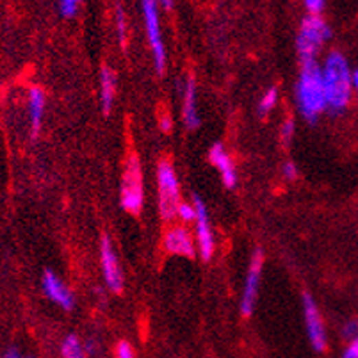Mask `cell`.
Returning a JSON list of instances; mask_svg holds the SVG:
<instances>
[{
    "label": "cell",
    "mask_w": 358,
    "mask_h": 358,
    "mask_svg": "<svg viewBox=\"0 0 358 358\" xmlns=\"http://www.w3.org/2000/svg\"><path fill=\"white\" fill-rule=\"evenodd\" d=\"M321 74L326 95V109L332 114H342L350 105L351 89H353L350 65L346 57L341 52L328 54Z\"/></svg>",
    "instance_id": "6da1fadb"
},
{
    "label": "cell",
    "mask_w": 358,
    "mask_h": 358,
    "mask_svg": "<svg viewBox=\"0 0 358 358\" xmlns=\"http://www.w3.org/2000/svg\"><path fill=\"white\" fill-rule=\"evenodd\" d=\"M294 93L303 118L309 123L317 122L319 114L326 111V95H324L321 66L315 59L302 61V71L298 77Z\"/></svg>",
    "instance_id": "7a4b0ae2"
},
{
    "label": "cell",
    "mask_w": 358,
    "mask_h": 358,
    "mask_svg": "<svg viewBox=\"0 0 358 358\" xmlns=\"http://www.w3.org/2000/svg\"><path fill=\"white\" fill-rule=\"evenodd\" d=\"M332 38V29L319 14H309L303 18L296 38V50L302 61L315 59L324 43Z\"/></svg>",
    "instance_id": "3957f363"
},
{
    "label": "cell",
    "mask_w": 358,
    "mask_h": 358,
    "mask_svg": "<svg viewBox=\"0 0 358 358\" xmlns=\"http://www.w3.org/2000/svg\"><path fill=\"white\" fill-rule=\"evenodd\" d=\"M143 175L137 153L131 152L125 159L122 175V207L131 214H139L143 209Z\"/></svg>",
    "instance_id": "277c9868"
},
{
    "label": "cell",
    "mask_w": 358,
    "mask_h": 358,
    "mask_svg": "<svg viewBox=\"0 0 358 358\" xmlns=\"http://www.w3.org/2000/svg\"><path fill=\"white\" fill-rule=\"evenodd\" d=\"M157 180H159V210L164 221H173L177 218V210L180 201V189L177 173L171 166L170 161H161L157 168Z\"/></svg>",
    "instance_id": "5b68a950"
},
{
    "label": "cell",
    "mask_w": 358,
    "mask_h": 358,
    "mask_svg": "<svg viewBox=\"0 0 358 358\" xmlns=\"http://www.w3.org/2000/svg\"><path fill=\"white\" fill-rule=\"evenodd\" d=\"M157 4L159 0H141L144 27H146V36H148L150 48H152L155 70H157L159 74H162V71H164V66H166V48H164V43H162Z\"/></svg>",
    "instance_id": "8992f818"
},
{
    "label": "cell",
    "mask_w": 358,
    "mask_h": 358,
    "mask_svg": "<svg viewBox=\"0 0 358 358\" xmlns=\"http://www.w3.org/2000/svg\"><path fill=\"white\" fill-rule=\"evenodd\" d=\"M303 314H305V326L309 333V341L315 351H324L328 346L326 328H324L323 317L315 305L314 298L311 294L303 296Z\"/></svg>",
    "instance_id": "52a82bcc"
},
{
    "label": "cell",
    "mask_w": 358,
    "mask_h": 358,
    "mask_svg": "<svg viewBox=\"0 0 358 358\" xmlns=\"http://www.w3.org/2000/svg\"><path fill=\"white\" fill-rule=\"evenodd\" d=\"M264 257L260 249H255L251 262H249L248 276H246L245 293H243V300H240V312L243 315L254 314L255 303H257V293H258V282H260V273H262Z\"/></svg>",
    "instance_id": "ba28073f"
},
{
    "label": "cell",
    "mask_w": 358,
    "mask_h": 358,
    "mask_svg": "<svg viewBox=\"0 0 358 358\" xmlns=\"http://www.w3.org/2000/svg\"><path fill=\"white\" fill-rule=\"evenodd\" d=\"M100 260L104 278L107 282V287L113 293H122L123 291V273L118 266V258L114 255L113 245L109 237H104L100 245Z\"/></svg>",
    "instance_id": "9c48e42d"
},
{
    "label": "cell",
    "mask_w": 358,
    "mask_h": 358,
    "mask_svg": "<svg viewBox=\"0 0 358 358\" xmlns=\"http://www.w3.org/2000/svg\"><path fill=\"white\" fill-rule=\"evenodd\" d=\"M192 205L197 209V239L198 246H200V255L203 260H210L212 251H214V237H212V230H210L209 214H207L203 201L198 197H194Z\"/></svg>",
    "instance_id": "30bf717a"
},
{
    "label": "cell",
    "mask_w": 358,
    "mask_h": 358,
    "mask_svg": "<svg viewBox=\"0 0 358 358\" xmlns=\"http://www.w3.org/2000/svg\"><path fill=\"white\" fill-rule=\"evenodd\" d=\"M41 285H43L45 294H47L54 303H57V305L61 306V309H65V311H71V309H74L75 305L74 294H71L70 289L63 285V282L57 278L56 273H52V271H45Z\"/></svg>",
    "instance_id": "8fae6325"
},
{
    "label": "cell",
    "mask_w": 358,
    "mask_h": 358,
    "mask_svg": "<svg viewBox=\"0 0 358 358\" xmlns=\"http://www.w3.org/2000/svg\"><path fill=\"white\" fill-rule=\"evenodd\" d=\"M164 248L170 254L182 255V257L192 258L197 255L191 234L183 227H171L166 232V236H164Z\"/></svg>",
    "instance_id": "7c38bea8"
},
{
    "label": "cell",
    "mask_w": 358,
    "mask_h": 358,
    "mask_svg": "<svg viewBox=\"0 0 358 358\" xmlns=\"http://www.w3.org/2000/svg\"><path fill=\"white\" fill-rule=\"evenodd\" d=\"M209 159L210 162L218 168L219 175L223 179V183L227 186L228 189L236 188L237 183V173H236V168L232 164L230 157H228L227 150L221 143H216L209 152Z\"/></svg>",
    "instance_id": "4fadbf2b"
},
{
    "label": "cell",
    "mask_w": 358,
    "mask_h": 358,
    "mask_svg": "<svg viewBox=\"0 0 358 358\" xmlns=\"http://www.w3.org/2000/svg\"><path fill=\"white\" fill-rule=\"evenodd\" d=\"M183 122L188 128H197L200 125L197 109V82L192 77L186 80V88H183Z\"/></svg>",
    "instance_id": "5bb4252c"
},
{
    "label": "cell",
    "mask_w": 358,
    "mask_h": 358,
    "mask_svg": "<svg viewBox=\"0 0 358 358\" xmlns=\"http://www.w3.org/2000/svg\"><path fill=\"white\" fill-rule=\"evenodd\" d=\"M45 113V95L40 88H31L29 91V116H31L32 134H38Z\"/></svg>",
    "instance_id": "9a60e30c"
},
{
    "label": "cell",
    "mask_w": 358,
    "mask_h": 358,
    "mask_svg": "<svg viewBox=\"0 0 358 358\" xmlns=\"http://www.w3.org/2000/svg\"><path fill=\"white\" fill-rule=\"evenodd\" d=\"M100 100L104 113L109 114L114 102V74L109 68H104L100 74Z\"/></svg>",
    "instance_id": "2e32d148"
},
{
    "label": "cell",
    "mask_w": 358,
    "mask_h": 358,
    "mask_svg": "<svg viewBox=\"0 0 358 358\" xmlns=\"http://www.w3.org/2000/svg\"><path fill=\"white\" fill-rule=\"evenodd\" d=\"M63 358H88V351L77 335H68L61 346Z\"/></svg>",
    "instance_id": "e0dca14e"
},
{
    "label": "cell",
    "mask_w": 358,
    "mask_h": 358,
    "mask_svg": "<svg viewBox=\"0 0 358 358\" xmlns=\"http://www.w3.org/2000/svg\"><path fill=\"white\" fill-rule=\"evenodd\" d=\"M276 102H278V91H276V88H269L266 91V95L262 96L260 104H258V114L264 116V114L269 113V111L276 105Z\"/></svg>",
    "instance_id": "ac0fdd59"
},
{
    "label": "cell",
    "mask_w": 358,
    "mask_h": 358,
    "mask_svg": "<svg viewBox=\"0 0 358 358\" xmlns=\"http://www.w3.org/2000/svg\"><path fill=\"white\" fill-rule=\"evenodd\" d=\"M177 216L182 219L183 223H191V221H197V209H194V205H189V203H180Z\"/></svg>",
    "instance_id": "d6986e66"
},
{
    "label": "cell",
    "mask_w": 358,
    "mask_h": 358,
    "mask_svg": "<svg viewBox=\"0 0 358 358\" xmlns=\"http://www.w3.org/2000/svg\"><path fill=\"white\" fill-rule=\"evenodd\" d=\"M80 0H59V9L65 18H74L77 14V8H79Z\"/></svg>",
    "instance_id": "ffe728a7"
},
{
    "label": "cell",
    "mask_w": 358,
    "mask_h": 358,
    "mask_svg": "<svg viewBox=\"0 0 358 358\" xmlns=\"http://www.w3.org/2000/svg\"><path fill=\"white\" fill-rule=\"evenodd\" d=\"M342 337L346 341H353L358 337V319H353V321H348L342 328Z\"/></svg>",
    "instance_id": "44dd1931"
},
{
    "label": "cell",
    "mask_w": 358,
    "mask_h": 358,
    "mask_svg": "<svg viewBox=\"0 0 358 358\" xmlns=\"http://www.w3.org/2000/svg\"><path fill=\"white\" fill-rule=\"evenodd\" d=\"M116 27H118V34L122 43H125L127 40V23H125V14H123V9L118 8L116 11Z\"/></svg>",
    "instance_id": "7402d4cb"
},
{
    "label": "cell",
    "mask_w": 358,
    "mask_h": 358,
    "mask_svg": "<svg viewBox=\"0 0 358 358\" xmlns=\"http://www.w3.org/2000/svg\"><path fill=\"white\" fill-rule=\"evenodd\" d=\"M294 131H296V127H294L293 120H285V123L282 125V131H280L282 139H284L285 143H291V139L294 137Z\"/></svg>",
    "instance_id": "603a6c76"
},
{
    "label": "cell",
    "mask_w": 358,
    "mask_h": 358,
    "mask_svg": "<svg viewBox=\"0 0 358 358\" xmlns=\"http://www.w3.org/2000/svg\"><path fill=\"white\" fill-rule=\"evenodd\" d=\"M116 358H135L134 348L128 342L122 341L118 344V348H116Z\"/></svg>",
    "instance_id": "cb8c5ba5"
},
{
    "label": "cell",
    "mask_w": 358,
    "mask_h": 358,
    "mask_svg": "<svg viewBox=\"0 0 358 358\" xmlns=\"http://www.w3.org/2000/svg\"><path fill=\"white\" fill-rule=\"evenodd\" d=\"M303 4L311 14H319L324 9L326 0H303Z\"/></svg>",
    "instance_id": "d4e9b609"
},
{
    "label": "cell",
    "mask_w": 358,
    "mask_h": 358,
    "mask_svg": "<svg viewBox=\"0 0 358 358\" xmlns=\"http://www.w3.org/2000/svg\"><path fill=\"white\" fill-rule=\"evenodd\" d=\"M342 358H358V337L353 339V341H350L348 348L342 353Z\"/></svg>",
    "instance_id": "484cf974"
},
{
    "label": "cell",
    "mask_w": 358,
    "mask_h": 358,
    "mask_svg": "<svg viewBox=\"0 0 358 358\" xmlns=\"http://www.w3.org/2000/svg\"><path fill=\"white\" fill-rule=\"evenodd\" d=\"M298 175V170L296 166H294L293 162H285V166H284V177L287 180H294L296 179Z\"/></svg>",
    "instance_id": "4316f807"
},
{
    "label": "cell",
    "mask_w": 358,
    "mask_h": 358,
    "mask_svg": "<svg viewBox=\"0 0 358 358\" xmlns=\"http://www.w3.org/2000/svg\"><path fill=\"white\" fill-rule=\"evenodd\" d=\"M4 358H29V357H25V355H22L18 350L11 348V350H8V353L4 355Z\"/></svg>",
    "instance_id": "83f0119b"
},
{
    "label": "cell",
    "mask_w": 358,
    "mask_h": 358,
    "mask_svg": "<svg viewBox=\"0 0 358 358\" xmlns=\"http://www.w3.org/2000/svg\"><path fill=\"white\" fill-rule=\"evenodd\" d=\"M159 2H161V4L164 5L166 9H170L171 5H173V0H159Z\"/></svg>",
    "instance_id": "f1b7e54d"
}]
</instances>
